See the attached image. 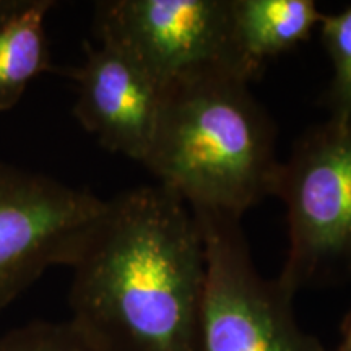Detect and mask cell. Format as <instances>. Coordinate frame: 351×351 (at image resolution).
<instances>
[{
  "mask_svg": "<svg viewBox=\"0 0 351 351\" xmlns=\"http://www.w3.org/2000/svg\"><path fill=\"white\" fill-rule=\"evenodd\" d=\"M205 276L186 202L160 184L127 189L73 263L70 319L108 351H195Z\"/></svg>",
  "mask_w": 351,
  "mask_h": 351,
  "instance_id": "6da1fadb",
  "label": "cell"
},
{
  "mask_svg": "<svg viewBox=\"0 0 351 351\" xmlns=\"http://www.w3.org/2000/svg\"><path fill=\"white\" fill-rule=\"evenodd\" d=\"M249 85L234 73L204 72L165 86L143 166L191 210L241 219L275 197L276 127Z\"/></svg>",
  "mask_w": 351,
  "mask_h": 351,
  "instance_id": "7a4b0ae2",
  "label": "cell"
},
{
  "mask_svg": "<svg viewBox=\"0 0 351 351\" xmlns=\"http://www.w3.org/2000/svg\"><path fill=\"white\" fill-rule=\"evenodd\" d=\"M275 197L288 219L278 278L302 287L351 280V119L309 127L282 161Z\"/></svg>",
  "mask_w": 351,
  "mask_h": 351,
  "instance_id": "3957f363",
  "label": "cell"
},
{
  "mask_svg": "<svg viewBox=\"0 0 351 351\" xmlns=\"http://www.w3.org/2000/svg\"><path fill=\"white\" fill-rule=\"evenodd\" d=\"M205 243L207 276L195 351H327L298 322L296 293L258 274L241 219L192 210Z\"/></svg>",
  "mask_w": 351,
  "mask_h": 351,
  "instance_id": "277c9868",
  "label": "cell"
},
{
  "mask_svg": "<svg viewBox=\"0 0 351 351\" xmlns=\"http://www.w3.org/2000/svg\"><path fill=\"white\" fill-rule=\"evenodd\" d=\"M93 33L163 88L204 72H230L249 82L261 75L241 52L231 0H101Z\"/></svg>",
  "mask_w": 351,
  "mask_h": 351,
  "instance_id": "5b68a950",
  "label": "cell"
},
{
  "mask_svg": "<svg viewBox=\"0 0 351 351\" xmlns=\"http://www.w3.org/2000/svg\"><path fill=\"white\" fill-rule=\"evenodd\" d=\"M108 200L0 161V313L52 267L78 261Z\"/></svg>",
  "mask_w": 351,
  "mask_h": 351,
  "instance_id": "8992f818",
  "label": "cell"
},
{
  "mask_svg": "<svg viewBox=\"0 0 351 351\" xmlns=\"http://www.w3.org/2000/svg\"><path fill=\"white\" fill-rule=\"evenodd\" d=\"M73 116L104 150L143 166L155 137L165 88L108 44L85 43V59L69 70Z\"/></svg>",
  "mask_w": 351,
  "mask_h": 351,
  "instance_id": "52a82bcc",
  "label": "cell"
},
{
  "mask_svg": "<svg viewBox=\"0 0 351 351\" xmlns=\"http://www.w3.org/2000/svg\"><path fill=\"white\" fill-rule=\"evenodd\" d=\"M241 52L262 73L269 59L306 43L324 13L313 0H231Z\"/></svg>",
  "mask_w": 351,
  "mask_h": 351,
  "instance_id": "ba28073f",
  "label": "cell"
},
{
  "mask_svg": "<svg viewBox=\"0 0 351 351\" xmlns=\"http://www.w3.org/2000/svg\"><path fill=\"white\" fill-rule=\"evenodd\" d=\"M54 5L29 0L0 26V112L15 108L38 77L54 70L46 36V16Z\"/></svg>",
  "mask_w": 351,
  "mask_h": 351,
  "instance_id": "9c48e42d",
  "label": "cell"
},
{
  "mask_svg": "<svg viewBox=\"0 0 351 351\" xmlns=\"http://www.w3.org/2000/svg\"><path fill=\"white\" fill-rule=\"evenodd\" d=\"M319 32L333 69L324 103L328 119L343 124L351 119V5L339 13L324 15Z\"/></svg>",
  "mask_w": 351,
  "mask_h": 351,
  "instance_id": "30bf717a",
  "label": "cell"
},
{
  "mask_svg": "<svg viewBox=\"0 0 351 351\" xmlns=\"http://www.w3.org/2000/svg\"><path fill=\"white\" fill-rule=\"evenodd\" d=\"M0 351H108L75 320H33L0 335Z\"/></svg>",
  "mask_w": 351,
  "mask_h": 351,
  "instance_id": "8fae6325",
  "label": "cell"
},
{
  "mask_svg": "<svg viewBox=\"0 0 351 351\" xmlns=\"http://www.w3.org/2000/svg\"><path fill=\"white\" fill-rule=\"evenodd\" d=\"M29 0H0V26L23 10Z\"/></svg>",
  "mask_w": 351,
  "mask_h": 351,
  "instance_id": "7c38bea8",
  "label": "cell"
},
{
  "mask_svg": "<svg viewBox=\"0 0 351 351\" xmlns=\"http://www.w3.org/2000/svg\"><path fill=\"white\" fill-rule=\"evenodd\" d=\"M332 351H351V313L345 320L343 328H341L340 341Z\"/></svg>",
  "mask_w": 351,
  "mask_h": 351,
  "instance_id": "4fadbf2b",
  "label": "cell"
}]
</instances>
